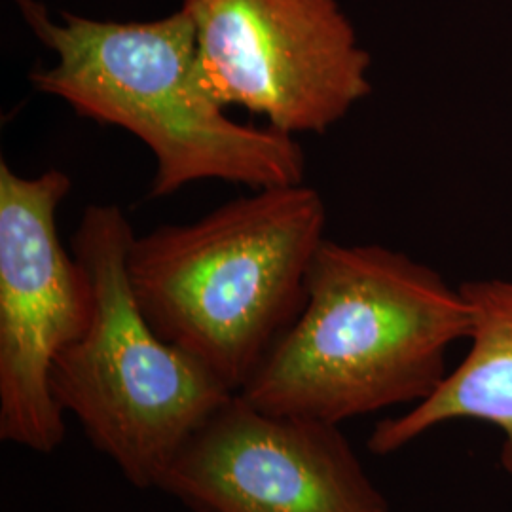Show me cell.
<instances>
[{
	"label": "cell",
	"instance_id": "277c9868",
	"mask_svg": "<svg viewBox=\"0 0 512 512\" xmlns=\"http://www.w3.org/2000/svg\"><path fill=\"white\" fill-rule=\"evenodd\" d=\"M133 238L118 205L86 207L71 251L92 279V319L55 359L50 387L95 450L131 486L147 490L158 486L184 442L236 393L150 327L126 270Z\"/></svg>",
	"mask_w": 512,
	"mask_h": 512
},
{
	"label": "cell",
	"instance_id": "7a4b0ae2",
	"mask_svg": "<svg viewBox=\"0 0 512 512\" xmlns=\"http://www.w3.org/2000/svg\"><path fill=\"white\" fill-rule=\"evenodd\" d=\"M16 4L57 55L54 65L29 74L33 88L143 141L156 160L152 198L198 181L253 190L304 181L306 156L296 137L236 122L203 92L196 31L183 8L156 21L122 23L71 12L54 21L38 0Z\"/></svg>",
	"mask_w": 512,
	"mask_h": 512
},
{
	"label": "cell",
	"instance_id": "8992f818",
	"mask_svg": "<svg viewBox=\"0 0 512 512\" xmlns=\"http://www.w3.org/2000/svg\"><path fill=\"white\" fill-rule=\"evenodd\" d=\"M71 188L65 171L23 177L0 162V439L37 454L65 439L50 376L92 319V279L57 230Z\"/></svg>",
	"mask_w": 512,
	"mask_h": 512
},
{
	"label": "cell",
	"instance_id": "3957f363",
	"mask_svg": "<svg viewBox=\"0 0 512 512\" xmlns=\"http://www.w3.org/2000/svg\"><path fill=\"white\" fill-rule=\"evenodd\" d=\"M325 228L315 188H260L194 222L135 234L129 285L165 342L239 393L302 310Z\"/></svg>",
	"mask_w": 512,
	"mask_h": 512
},
{
	"label": "cell",
	"instance_id": "6da1fadb",
	"mask_svg": "<svg viewBox=\"0 0 512 512\" xmlns=\"http://www.w3.org/2000/svg\"><path fill=\"white\" fill-rule=\"evenodd\" d=\"M471 330L458 287L382 245L325 239L293 325L239 397L256 408L342 421L425 401L446 378V355Z\"/></svg>",
	"mask_w": 512,
	"mask_h": 512
},
{
	"label": "cell",
	"instance_id": "5b68a950",
	"mask_svg": "<svg viewBox=\"0 0 512 512\" xmlns=\"http://www.w3.org/2000/svg\"><path fill=\"white\" fill-rule=\"evenodd\" d=\"M217 105L281 133H325L372 92L370 54L336 0H183Z\"/></svg>",
	"mask_w": 512,
	"mask_h": 512
},
{
	"label": "cell",
	"instance_id": "52a82bcc",
	"mask_svg": "<svg viewBox=\"0 0 512 512\" xmlns=\"http://www.w3.org/2000/svg\"><path fill=\"white\" fill-rule=\"evenodd\" d=\"M156 488L196 512H393L340 425L268 412L238 393Z\"/></svg>",
	"mask_w": 512,
	"mask_h": 512
},
{
	"label": "cell",
	"instance_id": "ba28073f",
	"mask_svg": "<svg viewBox=\"0 0 512 512\" xmlns=\"http://www.w3.org/2000/svg\"><path fill=\"white\" fill-rule=\"evenodd\" d=\"M459 289L471 308L469 353L425 401L380 421L366 446L387 456L442 423L482 421L501 431V465L512 475V279H475Z\"/></svg>",
	"mask_w": 512,
	"mask_h": 512
}]
</instances>
